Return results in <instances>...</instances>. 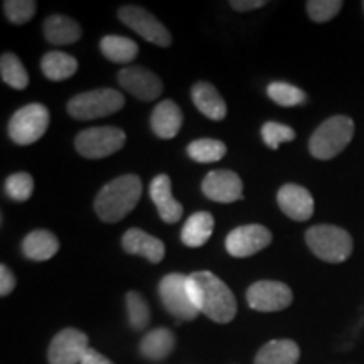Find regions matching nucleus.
I'll return each instance as SVG.
<instances>
[{
  "mask_svg": "<svg viewBox=\"0 0 364 364\" xmlns=\"http://www.w3.org/2000/svg\"><path fill=\"white\" fill-rule=\"evenodd\" d=\"M189 294L199 314L218 322L228 324L236 317L238 306L233 292L220 277L211 272H194L188 279Z\"/></svg>",
  "mask_w": 364,
  "mask_h": 364,
  "instance_id": "nucleus-1",
  "label": "nucleus"
},
{
  "mask_svg": "<svg viewBox=\"0 0 364 364\" xmlns=\"http://www.w3.org/2000/svg\"><path fill=\"white\" fill-rule=\"evenodd\" d=\"M142 196V181L135 174L117 177L103 186L95 199V213L105 223H118L130 215Z\"/></svg>",
  "mask_w": 364,
  "mask_h": 364,
  "instance_id": "nucleus-2",
  "label": "nucleus"
},
{
  "mask_svg": "<svg viewBox=\"0 0 364 364\" xmlns=\"http://www.w3.org/2000/svg\"><path fill=\"white\" fill-rule=\"evenodd\" d=\"M354 129V122L346 115L327 118L309 140V152L318 161H331L351 144Z\"/></svg>",
  "mask_w": 364,
  "mask_h": 364,
  "instance_id": "nucleus-3",
  "label": "nucleus"
},
{
  "mask_svg": "<svg viewBox=\"0 0 364 364\" xmlns=\"http://www.w3.org/2000/svg\"><path fill=\"white\" fill-rule=\"evenodd\" d=\"M306 243L318 260L343 263L351 257L354 243L351 235L334 225H317L306 231Z\"/></svg>",
  "mask_w": 364,
  "mask_h": 364,
  "instance_id": "nucleus-4",
  "label": "nucleus"
},
{
  "mask_svg": "<svg viewBox=\"0 0 364 364\" xmlns=\"http://www.w3.org/2000/svg\"><path fill=\"white\" fill-rule=\"evenodd\" d=\"M125 98L113 88H98L76 95L68 102L66 110L76 120H95L120 112Z\"/></svg>",
  "mask_w": 364,
  "mask_h": 364,
  "instance_id": "nucleus-5",
  "label": "nucleus"
},
{
  "mask_svg": "<svg viewBox=\"0 0 364 364\" xmlns=\"http://www.w3.org/2000/svg\"><path fill=\"white\" fill-rule=\"evenodd\" d=\"M125 142V132L118 127H93L76 135L75 147L85 159H105L118 152Z\"/></svg>",
  "mask_w": 364,
  "mask_h": 364,
  "instance_id": "nucleus-6",
  "label": "nucleus"
},
{
  "mask_svg": "<svg viewBox=\"0 0 364 364\" xmlns=\"http://www.w3.org/2000/svg\"><path fill=\"white\" fill-rule=\"evenodd\" d=\"M188 275L169 273L159 282V297L166 311L181 321H194L198 317V307L194 306L189 294Z\"/></svg>",
  "mask_w": 364,
  "mask_h": 364,
  "instance_id": "nucleus-7",
  "label": "nucleus"
},
{
  "mask_svg": "<svg viewBox=\"0 0 364 364\" xmlns=\"http://www.w3.org/2000/svg\"><path fill=\"white\" fill-rule=\"evenodd\" d=\"M48 127V108L41 103H29L12 115L9 122V135L17 145H31L38 142Z\"/></svg>",
  "mask_w": 364,
  "mask_h": 364,
  "instance_id": "nucleus-8",
  "label": "nucleus"
},
{
  "mask_svg": "<svg viewBox=\"0 0 364 364\" xmlns=\"http://www.w3.org/2000/svg\"><path fill=\"white\" fill-rule=\"evenodd\" d=\"M248 306L258 312H279L292 304L294 294L289 285L277 280H260L247 290Z\"/></svg>",
  "mask_w": 364,
  "mask_h": 364,
  "instance_id": "nucleus-9",
  "label": "nucleus"
},
{
  "mask_svg": "<svg viewBox=\"0 0 364 364\" xmlns=\"http://www.w3.org/2000/svg\"><path fill=\"white\" fill-rule=\"evenodd\" d=\"M118 19L136 34L142 36L145 41L159 46V48H167L171 46L172 38L169 31L161 24L156 17L149 11L136 6H124L118 11Z\"/></svg>",
  "mask_w": 364,
  "mask_h": 364,
  "instance_id": "nucleus-10",
  "label": "nucleus"
},
{
  "mask_svg": "<svg viewBox=\"0 0 364 364\" xmlns=\"http://www.w3.org/2000/svg\"><path fill=\"white\" fill-rule=\"evenodd\" d=\"M88 336L83 331L68 327L54 336L48 349L49 364H80L88 353Z\"/></svg>",
  "mask_w": 364,
  "mask_h": 364,
  "instance_id": "nucleus-11",
  "label": "nucleus"
},
{
  "mask_svg": "<svg viewBox=\"0 0 364 364\" xmlns=\"http://www.w3.org/2000/svg\"><path fill=\"white\" fill-rule=\"evenodd\" d=\"M272 243L270 230L262 225L238 226L226 236V252L231 257L247 258L262 252Z\"/></svg>",
  "mask_w": 364,
  "mask_h": 364,
  "instance_id": "nucleus-12",
  "label": "nucleus"
},
{
  "mask_svg": "<svg viewBox=\"0 0 364 364\" xmlns=\"http://www.w3.org/2000/svg\"><path fill=\"white\" fill-rule=\"evenodd\" d=\"M118 83L135 98L154 102L162 95V81L156 73L144 66H127L118 71Z\"/></svg>",
  "mask_w": 364,
  "mask_h": 364,
  "instance_id": "nucleus-13",
  "label": "nucleus"
},
{
  "mask_svg": "<svg viewBox=\"0 0 364 364\" xmlns=\"http://www.w3.org/2000/svg\"><path fill=\"white\" fill-rule=\"evenodd\" d=\"M201 189L211 201L230 204L243 198V182L233 171H213L204 177Z\"/></svg>",
  "mask_w": 364,
  "mask_h": 364,
  "instance_id": "nucleus-14",
  "label": "nucleus"
},
{
  "mask_svg": "<svg viewBox=\"0 0 364 364\" xmlns=\"http://www.w3.org/2000/svg\"><path fill=\"white\" fill-rule=\"evenodd\" d=\"M277 203L284 215H287L294 221H307L314 215V198L309 189L299 184L282 186L277 193Z\"/></svg>",
  "mask_w": 364,
  "mask_h": 364,
  "instance_id": "nucleus-15",
  "label": "nucleus"
},
{
  "mask_svg": "<svg viewBox=\"0 0 364 364\" xmlns=\"http://www.w3.org/2000/svg\"><path fill=\"white\" fill-rule=\"evenodd\" d=\"M150 199L156 204L161 220L167 225H174L182 218L184 208L172 196V182L169 176L159 174L154 177L150 182Z\"/></svg>",
  "mask_w": 364,
  "mask_h": 364,
  "instance_id": "nucleus-16",
  "label": "nucleus"
},
{
  "mask_svg": "<svg viewBox=\"0 0 364 364\" xmlns=\"http://www.w3.org/2000/svg\"><path fill=\"white\" fill-rule=\"evenodd\" d=\"M122 247L125 253L139 255L150 263H161L166 255V247L162 241L139 228H130L129 231H125L124 238H122Z\"/></svg>",
  "mask_w": 364,
  "mask_h": 364,
  "instance_id": "nucleus-17",
  "label": "nucleus"
},
{
  "mask_svg": "<svg viewBox=\"0 0 364 364\" xmlns=\"http://www.w3.org/2000/svg\"><path fill=\"white\" fill-rule=\"evenodd\" d=\"M182 122H184L182 110L179 108V105L172 102V100H166V102L159 103L154 108L152 117H150L152 132L159 139L164 140L174 139L182 129Z\"/></svg>",
  "mask_w": 364,
  "mask_h": 364,
  "instance_id": "nucleus-18",
  "label": "nucleus"
},
{
  "mask_svg": "<svg viewBox=\"0 0 364 364\" xmlns=\"http://www.w3.org/2000/svg\"><path fill=\"white\" fill-rule=\"evenodd\" d=\"M191 97H193L196 108H198L204 117H208L209 120H225L226 103L220 95V91H218L211 83H206V81L196 83L193 86V91H191Z\"/></svg>",
  "mask_w": 364,
  "mask_h": 364,
  "instance_id": "nucleus-19",
  "label": "nucleus"
},
{
  "mask_svg": "<svg viewBox=\"0 0 364 364\" xmlns=\"http://www.w3.org/2000/svg\"><path fill=\"white\" fill-rule=\"evenodd\" d=\"M176 348V336L171 329L157 327V329L147 332L140 341V354L150 361H162Z\"/></svg>",
  "mask_w": 364,
  "mask_h": 364,
  "instance_id": "nucleus-20",
  "label": "nucleus"
},
{
  "mask_svg": "<svg viewBox=\"0 0 364 364\" xmlns=\"http://www.w3.org/2000/svg\"><path fill=\"white\" fill-rule=\"evenodd\" d=\"M59 250V241L51 231L34 230L22 241V253L33 262H46L53 258Z\"/></svg>",
  "mask_w": 364,
  "mask_h": 364,
  "instance_id": "nucleus-21",
  "label": "nucleus"
},
{
  "mask_svg": "<svg viewBox=\"0 0 364 364\" xmlns=\"http://www.w3.org/2000/svg\"><path fill=\"white\" fill-rule=\"evenodd\" d=\"M213 228H215V218H213L211 213H194V215L186 221V225L182 226V243L189 248L203 247V245H206L209 238H211Z\"/></svg>",
  "mask_w": 364,
  "mask_h": 364,
  "instance_id": "nucleus-22",
  "label": "nucleus"
},
{
  "mask_svg": "<svg viewBox=\"0 0 364 364\" xmlns=\"http://www.w3.org/2000/svg\"><path fill=\"white\" fill-rule=\"evenodd\" d=\"M300 348L290 339H275L267 343L255 356V364H297Z\"/></svg>",
  "mask_w": 364,
  "mask_h": 364,
  "instance_id": "nucleus-23",
  "label": "nucleus"
},
{
  "mask_svg": "<svg viewBox=\"0 0 364 364\" xmlns=\"http://www.w3.org/2000/svg\"><path fill=\"white\" fill-rule=\"evenodd\" d=\"M44 36L54 46L73 44L81 38L78 22L66 16H51L44 21Z\"/></svg>",
  "mask_w": 364,
  "mask_h": 364,
  "instance_id": "nucleus-24",
  "label": "nucleus"
},
{
  "mask_svg": "<svg viewBox=\"0 0 364 364\" xmlns=\"http://www.w3.org/2000/svg\"><path fill=\"white\" fill-rule=\"evenodd\" d=\"M44 76L51 81H63L71 78L78 70V61L70 54L61 51H51L44 54L41 61Z\"/></svg>",
  "mask_w": 364,
  "mask_h": 364,
  "instance_id": "nucleus-25",
  "label": "nucleus"
},
{
  "mask_svg": "<svg viewBox=\"0 0 364 364\" xmlns=\"http://www.w3.org/2000/svg\"><path fill=\"white\" fill-rule=\"evenodd\" d=\"M100 49L108 61L122 63V65L134 61L139 54V46L135 41L122 36H105L100 43Z\"/></svg>",
  "mask_w": 364,
  "mask_h": 364,
  "instance_id": "nucleus-26",
  "label": "nucleus"
},
{
  "mask_svg": "<svg viewBox=\"0 0 364 364\" xmlns=\"http://www.w3.org/2000/svg\"><path fill=\"white\" fill-rule=\"evenodd\" d=\"M0 75L2 81L14 90H24L29 85V75H27L24 65L16 54L4 53L0 59Z\"/></svg>",
  "mask_w": 364,
  "mask_h": 364,
  "instance_id": "nucleus-27",
  "label": "nucleus"
},
{
  "mask_svg": "<svg viewBox=\"0 0 364 364\" xmlns=\"http://www.w3.org/2000/svg\"><path fill=\"white\" fill-rule=\"evenodd\" d=\"M188 156L199 164L218 162L226 156V145L221 140L199 139L188 145Z\"/></svg>",
  "mask_w": 364,
  "mask_h": 364,
  "instance_id": "nucleus-28",
  "label": "nucleus"
},
{
  "mask_svg": "<svg viewBox=\"0 0 364 364\" xmlns=\"http://www.w3.org/2000/svg\"><path fill=\"white\" fill-rule=\"evenodd\" d=\"M127 316H129V324L134 331H144L150 322V309L147 300L135 290H130L125 295Z\"/></svg>",
  "mask_w": 364,
  "mask_h": 364,
  "instance_id": "nucleus-29",
  "label": "nucleus"
},
{
  "mask_svg": "<svg viewBox=\"0 0 364 364\" xmlns=\"http://www.w3.org/2000/svg\"><path fill=\"white\" fill-rule=\"evenodd\" d=\"M267 93L272 102L280 105V107H297V105L306 103L307 100L302 90L290 83H282V81L268 85Z\"/></svg>",
  "mask_w": 364,
  "mask_h": 364,
  "instance_id": "nucleus-30",
  "label": "nucleus"
},
{
  "mask_svg": "<svg viewBox=\"0 0 364 364\" xmlns=\"http://www.w3.org/2000/svg\"><path fill=\"white\" fill-rule=\"evenodd\" d=\"M6 193L17 203H24L34 193V179L27 172H16L6 179Z\"/></svg>",
  "mask_w": 364,
  "mask_h": 364,
  "instance_id": "nucleus-31",
  "label": "nucleus"
},
{
  "mask_svg": "<svg viewBox=\"0 0 364 364\" xmlns=\"http://www.w3.org/2000/svg\"><path fill=\"white\" fill-rule=\"evenodd\" d=\"M262 139L268 147L277 150L280 144L292 142L295 139V132L292 127L279 124V122H267L262 127Z\"/></svg>",
  "mask_w": 364,
  "mask_h": 364,
  "instance_id": "nucleus-32",
  "label": "nucleus"
},
{
  "mask_svg": "<svg viewBox=\"0 0 364 364\" xmlns=\"http://www.w3.org/2000/svg\"><path fill=\"white\" fill-rule=\"evenodd\" d=\"M309 17L317 24H324V22L331 21L336 17L343 9V2L341 0H309L306 4Z\"/></svg>",
  "mask_w": 364,
  "mask_h": 364,
  "instance_id": "nucleus-33",
  "label": "nucleus"
},
{
  "mask_svg": "<svg viewBox=\"0 0 364 364\" xmlns=\"http://www.w3.org/2000/svg\"><path fill=\"white\" fill-rule=\"evenodd\" d=\"M4 12L12 24H27L36 14V2L33 0H6Z\"/></svg>",
  "mask_w": 364,
  "mask_h": 364,
  "instance_id": "nucleus-34",
  "label": "nucleus"
},
{
  "mask_svg": "<svg viewBox=\"0 0 364 364\" xmlns=\"http://www.w3.org/2000/svg\"><path fill=\"white\" fill-rule=\"evenodd\" d=\"M16 275H14L11 268H9L6 263L0 265V295L2 297H7V295L12 294V290L16 289Z\"/></svg>",
  "mask_w": 364,
  "mask_h": 364,
  "instance_id": "nucleus-35",
  "label": "nucleus"
},
{
  "mask_svg": "<svg viewBox=\"0 0 364 364\" xmlns=\"http://www.w3.org/2000/svg\"><path fill=\"white\" fill-rule=\"evenodd\" d=\"M265 0H233L230 2V6L238 12H250V11H257L265 6Z\"/></svg>",
  "mask_w": 364,
  "mask_h": 364,
  "instance_id": "nucleus-36",
  "label": "nucleus"
},
{
  "mask_svg": "<svg viewBox=\"0 0 364 364\" xmlns=\"http://www.w3.org/2000/svg\"><path fill=\"white\" fill-rule=\"evenodd\" d=\"M80 364H113L110 359L107 356H103V354H100L98 351H95V349H88V353L85 354V358L81 359Z\"/></svg>",
  "mask_w": 364,
  "mask_h": 364,
  "instance_id": "nucleus-37",
  "label": "nucleus"
},
{
  "mask_svg": "<svg viewBox=\"0 0 364 364\" xmlns=\"http://www.w3.org/2000/svg\"><path fill=\"white\" fill-rule=\"evenodd\" d=\"M363 7H364V2H363Z\"/></svg>",
  "mask_w": 364,
  "mask_h": 364,
  "instance_id": "nucleus-38",
  "label": "nucleus"
}]
</instances>
